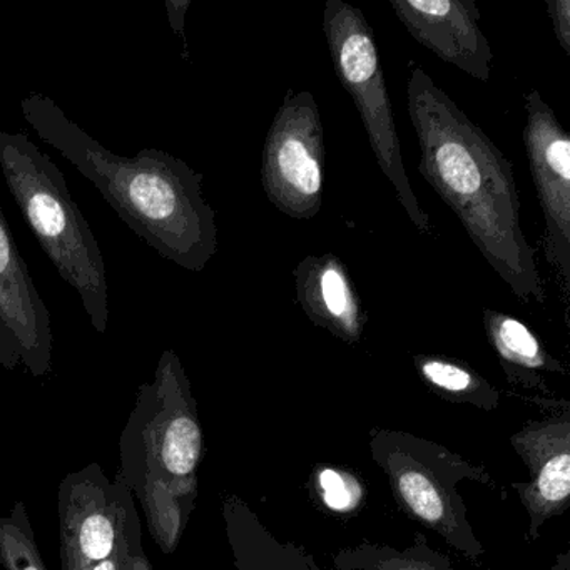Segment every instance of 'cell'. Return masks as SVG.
Instances as JSON below:
<instances>
[{
    "label": "cell",
    "mask_w": 570,
    "mask_h": 570,
    "mask_svg": "<svg viewBox=\"0 0 570 570\" xmlns=\"http://www.w3.org/2000/svg\"><path fill=\"white\" fill-rule=\"evenodd\" d=\"M320 483H322L323 499L330 509L348 510L358 503V483L353 479H346L345 473L323 470Z\"/></svg>",
    "instance_id": "obj_19"
},
{
    "label": "cell",
    "mask_w": 570,
    "mask_h": 570,
    "mask_svg": "<svg viewBox=\"0 0 570 570\" xmlns=\"http://www.w3.org/2000/svg\"><path fill=\"white\" fill-rule=\"evenodd\" d=\"M189 6H191L189 0H168V2H166V9H168V18L169 22H171L173 31L183 39L186 55H188V49H186L185 16Z\"/></svg>",
    "instance_id": "obj_23"
},
{
    "label": "cell",
    "mask_w": 570,
    "mask_h": 570,
    "mask_svg": "<svg viewBox=\"0 0 570 570\" xmlns=\"http://www.w3.org/2000/svg\"><path fill=\"white\" fill-rule=\"evenodd\" d=\"M0 169L42 252L78 293L92 328L105 335L109 326L105 258L61 169L24 132L6 131H0Z\"/></svg>",
    "instance_id": "obj_4"
},
{
    "label": "cell",
    "mask_w": 570,
    "mask_h": 570,
    "mask_svg": "<svg viewBox=\"0 0 570 570\" xmlns=\"http://www.w3.org/2000/svg\"><path fill=\"white\" fill-rule=\"evenodd\" d=\"M333 563L338 570H455L445 556L426 543L422 533H416L412 546L405 549L363 542L340 550Z\"/></svg>",
    "instance_id": "obj_17"
},
{
    "label": "cell",
    "mask_w": 570,
    "mask_h": 570,
    "mask_svg": "<svg viewBox=\"0 0 570 570\" xmlns=\"http://www.w3.org/2000/svg\"><path fill=\"white\" fill-rule=\"evenodd\" d=\"M546 8L560 49L570 56V0H546Z\"/></svg>",
    "instance_id": "obj_20"
},
{
    "label": "cell",
    "mask_w": 570,
    "mask_h": 570,
    "mask_svg": "<svg viewBox=\"0 0 570 570\" xmlns=\"http://www.w3.org/2000/svg\"><path fill=\"white\" fill-rule=\"evenodd\" d=\"M21 111L159 256L193 273L208 266L218 252L216 213L203 195V175L188 163L155 148L135 158L116 155L38 92L22 99Z\"/></svg>",
    "instance_id": "obj_2"
},
{
    "label": "cell",
    "mask_w": 570,
    "mask_h": 570,
    "mask_svg": "<svg viewBox=\"0 0 570 570\" xmlns=\"http://www.w3.org/2000/svg\"><path fill=\"white\" fill-rule=\"evenodd\" d=\"M512 445L532 473L530 482L513 483L529 513V537L537 539L540 527L569 505L570 419L530 422L512 435Z\"/></svg>",
    "instance_id": "obj_12"
},
{
    "label": "cell",
    "mask_w": 570,
    "mask_h": 570,
    "mask_svg": "<svg viewBox=\"0 0 570 570\" xmlns=\"http://www.w3.org/2000/svg\"><path fill=\"white\" fill-rule=\"evenodd\" d=\"M203 430L178 353L165 350L142 383L119 440V472L145 510L156 546L171 556L198 497Z\"/></svg>",
    "instance_id": "obj_3"
},
{
    "label": "cell",
    "mask_w": 570,
    "mask_h": 570,
    "mask_svg": "<svg viewBox=\"0 0 570 570\" xmlns=\"http://www.w3.org/2000/svg\"><path fill=\"white\" fill-rule=\"evenodd\" d=\"M370 455L389 479L403 512L469 559L485 553L459 492L463 480L492 485V475L482 465L422 436L389 429L372 430Z\"/></svg>",
    "instance_id": "obj_5"
},
{
    "label": "cell",
    "mask_w": 570,
    "mask_h": 570,
    "mask_svg": "<svg viewBox=\"0 0 570 570\" xmlns=\"http://www.w3.org/2000/svg\"><path fill=\"white\" fill-rule=\"evenodd\" d=\"M323 32L336 78L355 102L370 148L383 175L392 183L396 202L419 232L430 233L429 215L420 206L403 165L402 145L372 26L362 9L345 0H326Z\"/></svg>",
    "instance_id": "obj_6"
},
{
    "label": "cell",
    "mask_w": 570,
    "mask_h": 570,
    "mask_svg": "<svg viewBox=\"0 0 570 570\" xmlns=\"http://www.w3.org/2000/svg\"><path fill=\"white\" fill-rule=\"evenodd\" d=\"M325 131L308 91L288 89L269 126L262 156V185L268 202L293 219H313L323 205Z\"/></svg>",
    "instance_id": "obj_8"
},
{
    "label": "cell",
    "mask_w": 570,
    "mask_h": 570,
    "mask_svg": "<svg viewBox=\"0 0 570 570\" xmlns=\"http://www.w3.org/2000/svg\"><path fill=\"white\" fill-rule=\"evenodd\" d=\"M223 520L236 570H320L312 553L276 539L239 497L223 500Z\"/></svg>",
    "instance_id": "obj_14"
},
{
    "label": "cell",
    "mask_w": 570,
    "mask_h": 570,
    "mask_svg": "<svg viewBox=\"0 0 570 570\" xmlns=\"http://www.w3.org/2000/svg\"><path fill=\"white\" fill-rule=\"evenodd\" d=\"M88 570H155L153 563L149 562L145 549L119 550L115 556L96 566L89 567Z\"/></svg>",
    "instance_id": "obj_21"
},
{
    "label": "cell",
    "mask_w": 570,
    "mask_h": 570,
    "mask_svg": "<svg viewBox=\"0 0 570 570\" xmlns=\"http://www.w3.org/2000/svg\"><path fill=\"white\" fill-rule=\"evenodd\" d=\"M0 316L18 342L21 365L36 379L52 368V326L48 306L36 288L0 206Z\"/></svg>",
    "instance_id": "obj_11"
},
{
    "label": "cell",
    "mask_w": 570,
    "mask_h": 570,
    "mask_svg": "<svg viewBox=\"0 0 570 570\" xmlns=\"http://www.w3.org/2000/svg\"><path fill=\"white\" fill-rule=\"evenodd\" d=\"M0 569L48 570L24 502L0 515Z\"/></svg>",
    "instance_id": "obj_18"
},
{
    "label": "cell",
    "mask_w": 570,
    "mask_h": 570,
    "mask_svg": "<svg viewBox=\"0 0 570 570\" xmlns=\"http://www.w3.org/2000/svg\"><path fill=\"white\" fill-rule=\"evenodd\" d=\"M483 326L510 382L542 389L540 373H566L562 363L547 352L539 336L522 320L509 313L485 308Z\"/></svg>",
    "instance_id": "obj_15"
},
{
    "label": "cell",
    "mask_w": 570,
    "mask_h": 570,
    "mask_svg": "<svg viewBox=\"0 0 570 570\" xmlns=\"http://www.w3.org/2000/svg\"><path fill=\"white\" fill-rule=\"evenodd\" d=\"M62 570H88L119 550L142 549L141 519L122 476L98 462L69 472L58 489Z\"/></svg>",
    "instance_id": "obj_7"
},
{
    "label": "cell",
    "mask_w": 570,
    "mask_h": 570,
    "mask_svg": "<svg viewBox=\"0 0 570 570\" xmlns=\"http://www.w3.org/2000/svg\"><path fill=\"white\" fill-rule=\"evenodd\" d=\"M296 299L313 325L358 345L368 322L345 263L333 255H308L293 269Z\"/></svg>",
    "instance_id": "obj_13"
},
{
    "label": "cell",
    "mask_w": 570,
    "mask_h": 570,
    "mask_svg": "<svg viewBox=\"0 0 570 570\" xmlns=\"http://www.w3.org/2000/svg\"><path fill=\"white\" fill-rule=\"evenodd\" d=\"M406 109L419 141L422 178L455 213L513 295L542 305L546 288L522 232L512 163L422 68L410 72Z\"/></svg>",
    "instance_id": "obj_1"
},
{
    "label": "cell",
    "mask_w": 570,
    "mask_h": 570,
    "mask_svg": "<svg viewBox=\"0 0 570 570\" xmlns=\"http://www.w3.org/2000/svg\"><path fill=\"white\" fill-rule=\"evenodd\" d=\"M413 363L420 379L439 395L470 403L487 412L499 406V390L465 363L440 355H415Z\"/></svg>",
    "instance_id": "obj_16"
},
{
    "label": "cell",
    "mask_w": 570,
    "mask_h": 570,
    "mask_svg": "<svg viewBox=\"0 0 570 570\" xmlns=\"http://www.w3.org/2000/svg\"><path fill=\"white\" fill-rule=\"evenodd\" d=\"M389 4L419 45L476 81H490L493 52L473 0H390Z\"/></svg>",
    "instance_id": "obj_10"
},
{
    "label": "cell",
    "mask_w": 570,
    "mask_h": 570,
    "mask_svg": "<svg viewBox=\"0 0 570 570\" xmlns=\"http://www.w3.org/2000/svg\"><path fill=\"white\" fill-rule=\"evenodd\" d=\"M0 366L6 370H16L21 366L18 342L2 316H0Z\"/></svg>",
    "instance_id": "obj_22"
},
{
    "label": "cell",
    "mask_w": 570,
    "mask_h": 570,
    "mask_svg": "<svg viewBox=\"0 0 570 570\" xmlns=\"http://www.w3.org/2000/svg\"><path fill=\"white\" fill-rule=\"evenodd\" d=\"M522 139L542 209L543 255L556 275L569 322L570 306V136L537 89L523 96Z\"/></svg>",
    "instance_id": "obj_9"
}]
</instances>
